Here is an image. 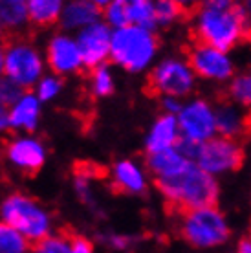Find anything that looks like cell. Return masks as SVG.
Here are the masks:
<instances>
[{"mask_svg": "<svg viewBox=\"0 0 251 253\" xmlns=\"http://www.w3.org/2000/svg\"><path fill=\"white\" fill-rule=\"evenodd\" d=\"M112 184L120 193L126 195H139L145 191L147 180L141 171V167L130 162V160H121L112 167Z\"/></svg>", "mask_w": 251, "mask_h": 253, "instance_id": "d6986e66", "label": "cell"}, {"mask_svg": "<svg viewBox=\"0 0 251 253\" xmlns=\"http://www.w3.org/2000/svg\"><path fill=\"white\" fill-rule=\"evenodd\" d=\"M191 164L193 162L178 149V145L172 147V149H167V151L147 154V167L154 174L156 180L176 176L182 171H185Z\"/></svg>", "mask_w": 251, "mask_h": 253, "instance_id": "e0dca14e", "label": "cell"}, {"mask_svg": "<svg viewBox=\"0 0 251 253\" xmlns=\"http://www.w3.org/2000/svg\"><path fill=\"white\" fill-rule=\"evenodd\" d=\"M214 114L216 132H220V136L239 141L251 132V108L240 107L231 99H226L214 107Z\"/></svg>", "mask_w": 251, "mask_h": 253, "instance_id": "5bb4252c", "label": "cell"}, {"mask_svg": "<svg viewBox=\"0 0 251 253\" xmlns=\"http://www.w3.org/2000/svg\"><path fill=\"white\" fill-rule=\"evenodd\" d=\"M46 63L55 76H72L84 68L77 39L70 33H55L46 48Z\"/></svg>", "mask_w": 251, "mask_h": 253, "instance_id": "7c38bea8", "label": "cell"}, {"mask_svg": "<svg viewBox=\"0 0 251 253\" xmlns=\"http://www.w3.org/2000/svg\"><path fill=\"white\" fill-rule=\"evenodd\" d=\"M41 120V99L35 92H24L22 97L9 108V123L13 130L33 132Z\"/></svg>", "mask_w": 251, "mask_h": 253, "instance_id": "ac0fdd59", "label": "cell"}, {"mask_svg": "<svg viewBox=\"0 0 251 253\" xmlns=\"http://www.w3.org/2000/svg\"><path fill=\"white\" fill-rule=\"evenodd\" d=\"M6 28L2 26V22H0V42H4V37H6Z\"/></svg>", "mask_w": 251, "mask_h": 253, "instance_id": "74e56055", "label": "cell"}, {"mask_svg": "<svg viewBox=\"0 0 251 253\" xmlns=\"http://www.w3.org/2000/svg\"><path fill=\"white\" fill-rule=\"evenodd\" d=\"M103 20V9L90 0H66L59 24L64 32H81L94 22Z\"/></svg>", "mask_w": 251, "mask_h": 253, "instance_id": "9a60e30c", "label": "cell"}, {"mask_svg": "<svg viewBox=\"0 0 251 253\" xmlns=\"http://www.w3.org/2000/svg\"><path fill=\"white\" fill-rule=\"evenodd\" d=\"M0 22L9 33L24 32L32 24L28 0H0Z\"/></svg>", "mask_w": 251, "mask_h": 253, "instance_id": "ffe728a7", "label": "cell"}, {"mask_svg": "<svg viewBox=\"0 0 251 253\" xmlns=\"http://www.w3.org/2000/svg\"><path fill=\"white\" fill-rule=\"evenodd\" d=\"M178 126L183 141L200 145L214 138L216 134V114L214 107L206 99L189 101L178 112Z\"/></svg>", "mask_w": 251, "mask_h": 253, "instance_id": "9c48e42d", "label": "cell"}, {"mask_svg": "<svg viewBox=\"0 0 251 253\" xmlns=\"http://www.w3.org/2000/svg\"><path fill=\"white\" fill-rule=\"evenodd\" d=\"M237 253H251V237L242 239L237 246Z\"/></svg>", "mask_w": 251, "mask_h": 253, "instance_id": "836d02e7", "label": "cell"}, {"mask_svg": "<svg viewBox=\"0 0 251 253\" xmlns=\"http://www.w3.org/2000/svg\"><path fill=\"white\" fill-rule=\"evenodd\" d=\"M239 4L242 6V9L246 11V15H248V19L251 20V0H239Z\"/></svg>", "mask_w": 251, "mask_h": 253, "instance_id": "d590c367", "label": "cell"}, {"mask_svg": "<svg viewBox=\"0 0 251 253\" xmlns=\"http://www.w3.org/2000/svg\"><path fill=\"white\" fill-rule=\"evenodd\" d=\"M156 187L178 213L214 206L218 198V184L214 176L195 162L176 176L156 180Z\"/></svg>", "mask_w": 251, "mask_h": 253, "instance_id": "7a4b0ae2", "label": "cell"}, {"mask_svg": "<svg viewBox=\"0 0 251 253\" xmlns=\"http://www.w3.org/2000/svg\"><path fill=\"white\" fill-rule=\"evenodd\" d=\"M204 4L213 7H231L235 4H239V0H204Z\"/></svg>", "mask_w": 251, "mask_h": 253, "instance_id": "1f68e13d", "label": "cell"}, {"mask_svg": "<svg viewBox=\"0 0 251 253\" xmlns=\"http://www.w3.org/2000/svg\"><path fill=\"white\" fill-rule=\"evenodd\" d=\"M66 0H28L30 20L33 26H51L61 20Z\"/></svg>", "mask_w": 251, "mask_h": 253, "instance_id": "44dd1931", "label": "cell"}, {"mask_svg": "<svg viewBox=\"0 0 251 253\" xmlns=\"http://www.w3.org/2000/svg\"><path fill=\"white\" fill-rule=\"evenodd\" d=\"M191 41L227 51L239 42L251 41V20L240 4L231 7L202 4L195 11Z\"/></svg>", "mask_w": 251, "mask_h": 253, "instance_id": "6da1fadb", "label": "cell"}, {"mask_svg": "<svg viewBox=\"0 0 251 253\" xmlns=\"http://www.w3.org/2000/svg\"><path fill=\"white\" fill-rule=\"evenodd\" d=\"M174 2L176 4H180L187 13H195L196 9L204 4V0H174Z\"/></svg>", "mask_w": 251, "mask_h": 253, "instance_id": "4dcf8cb0", "label": "cell"}, {"mask_svg": "<svg viewBox=\"0 0 251 253\" xmlns=\"http://www.w3.org/2000/svg\"><path fill=\"white\" fill-rule=\"evenodd\" d=\"M180 139H182V134H180V126H178V118L170 114H162L152 123L149 136L145 139L147 154L172 149L180 143Z\"/></svg>", "mask_w": 251, "mask_h": 253, "instance_id": "2e32d148", "label": "cell"}, {"mask_svg": "<svg viewBox=\"0 0 251 253\" xmlns=\"http://www.w3.org/2000/svg\"><path fill=\"white\" fill-rule=\"evenodd\" d=\"M35 94L41 99V103L46 101H53L57 95L61 94L63 90V81H61V76H55V74H50V76H44L41 81L37 83L35 86Z\"/></svg>", "mask_w": 251, "mask_h": 253, "instance_id": "4316f807", "label": "cell"}, {"mask_svg": "<svg viewBox=\"0 0 251 253\" xmlns=\"http://www.w3.org/2000/svg\"><path fill=\"white\" fill-rule=\"evenodd\" d=\"M0 218L20 231L33 244L46 239L51 229V218L48 211L32 196L22 193H13L4 198L0 206Z\"/></svg>", "mask_w": 251, "mask_h": 253, "instance_id": "277c9868", "label": "cell"}, {"mask_svg": "<svg viewBox=\"0 0 251 253\" xmlns=\"http://www.w3.org/2000/svg\"><path fill=\"white\" fill-rule=\"evenodd\" d=\"M180 235L195 248H214L227 241L229 226L226 216L214 206H209L182 213Z\"/></svg>", "mask_w": 251, "mask_h": 253, "instance_id": "5b68a950", "label": "cell"}, {"mask_svg": "<svg viewBox=\"0 0 251 253\" xmlns=\"http://www.w3.org/2000/svg\"><path fill=\"white\" fill-rule=\"evenodd\" d=\"M24 92L26 90L20 88L19 84L15 81H11L9 77H6V76L0 77V105L11 108L13 105L22 97Z\"/></svg>", "mask_w": 251, "mask_h": 253, "instance_id": "f1b7e54d", "label": "cell"}, {"mask_svg": "<svg viewBox=\"0 0 251 253\" xmlns=\"http://www.w3.org/2000/svg\"><path fill=\"white\" fill-rule=\"evenodd\" d=\"M227 97L240 107L251 108V70L246 74H240L229 83L227 86Z\"/></svg>", "mask_w": 251, "mask_h": 253, "instance_id": "d4e9b609", "label": "cell"}, {"mask_svg": "<svg viewBox=\"0 0 251 253\" xmlns=\"http://www.w3.org/2000/svg\"><path fill=\"white\" fill-rule=\"evenodd\" d=\"M6 158L19 171L37 174L46 162V149L41 139L33 136H19L7 143Z\"/></svg>", "mask_w": 251, "mask_h": 253, "instance_id": "4fadbf2b", "label": "cell"}, {"mask_svg": "<svg viewBox=\"0 0 251 253\" xmlns=\"http://www.w3.org/2000/svg\"><path fill=\"white\" fill-rule=\"evenodd\" d=\"M6 77L26 92L35 88L44 77V59L41 51L20 37L6 42Z\"/></svg>", "mask_w": 251, "mask_h": 253, "instance_id": "52a82bcc", "label": "cell"}, {"mask_svg": "<svg viewBox=\"0 0 251 253\" xmlns=\"http://www.w3.org/2000/svg\"><path fill=\"white\" fill-rule=\"evenodd\" d=\"M158 51V39L152 30H145L139 26H125L112 32L110 59L126 72H141L149 64Z\"/></svg>", "mask_w": 251, "mask_h": 253, "instance_id": "3957f363", "label": "cell"}, {"mask_svg": "<svg viewBox=\"0 0 251 253\" xmlns=\"http://www.w3.org/2000/svg\"><path fill=\"white\" fill-rule=\"evenodd\" d=\"M6 76V44L0 42V77Z\"/></svg>", "mask_w": 251, "mask_h": 253, "instance_id": "d6a6232c", "label": "cell"}, {"mask_svg": "<svg viewBox=\"0 0 251 253\" xmlns=\"http://www.w3.org/2000/svg\"><path fill=\"white\" fill-rule=\"evenodd\" d=\"M193 162L213 176L226 174L240 169V165L244 162V151L237 139L214 136L196 147Z\"/></svg>", "mask_w": 251, "mask_h": 253, "instance_id": "ba28073f", "label": "cell"}, {"mask_svg": "<svg viewBox=\"0 0 251 253\" xmlns=\"http://www.w3.org/2000/svg\"><path fill=\"white\" fill-rule=\"evenodd\" d=\"M185 9L174 0H154V15L158 26H170L185 17Z\"/></svg>", "mask_w": 251, "mask_h": 253, "instance_id": "484cf974", "label": "cell"}, {"mask_svg": "<svg viewBox=\"0 0 251 253\" xmlns=\"http://www.w3.org/2000/svg\"><path fill=\"white\" fill-rule=\"evenodd\" d=\"M195 88V72L187 61L165 59L156 64L147 79V92L154 97H185Z\"/></svg>", "mask_w": 251, "mask_h": 253, "instance_id": "8992f818", "label": "cell"}, {"mask_svg": "<svg viewBox=\"0 0 251 253\" xmlns=\"http://www.w3.org/2000/svg\"><path fill=\"white\" fill-rule=\"evenodd\" d=\"M110 242H112V246H116V248H125L126 244H128V239H126V237H118V235H116V237H112V239H110Z\"/></svg>", "mask_w": 251, "mask_h": 253, "instance_id": "e575fe53", "label": "cell"}, {"mask_svg": "<svg viewBox=\"0 0 251 253\" xmlns=\"http://www.w3.org/2000/svg\"><path fill=\"white\" fill-rule=\"evenodd\" d=\"M125 7L128 17V24L139 26L145 30L156 28V15H154V0H120Z\"/></svg>", "mask_w": 251, "mask_h": 253, "instance_id": "7402d4cb", "label": "cell"}, {"mask_svg": "<svg viewBox=\"0 0 251 253\" xmlns=\"http://www.w3.org/2000/svg\"><path fill=\"white\" fill-rule=\"evenodd\" d=\"M114 76L108 64H101L97 68L90 70V92L95 97H108L114 92Z\"/></svg>", "mask_w": 251, "mask_h": 253, "instance_id": "cb8c5ba5", "label": "cell"}, {"mask_svg": "<svg viewBox=\"0 0 251 253\" xmlns=\"http://www.w3.org/2000/svg\"><path fill=\"white\" fill-rule=\"evenodd\" d=\"M90 2H94L95 6H97V7H101V9H105V7H107L108 4H110V2H112V0H90Z\"/></svg>", "mask_w": 251, "mask_h": 253, "instance_id": "8d00e7d4", "label": "cell"}, {"mask_svg": "<svg viewBox=\"0 0 251 253\" xmlns=\"http://www.w3.org/2000/svg\"><path fill=\"white\" fill-rule=\"evenodd\" d=\"M30 244L20 231L0 220V253H28Z\"/></svg>", "mask_w": 251, "mask_h": 253, "instance_id": "603a6c76", "label": "cell"}, {"mask_svg": "<svg viewBox=\"0 0 251 253\" xmlns=\"http://www.w3.org/2000/svg\"><path fill=\"white\" fill-rule=\"evenodd\" d=\"M112 28L105 22H94L88 28L77 32L76 39L81 48L84 68L92 70L101 64H107V59H110V46H112Z\"/></svg>", "mask_w": 251, "mask_h": 253, "instance_id": "8fae6325", "label": "cell"}, {"mask_svg": "<svg viewBox=\"0 0 251 253\" xmlns=\"http://www.w3.org/2000/svg\"><path fill=\"white\" fill-rule=\"evenodd\" d=\"M187 63L193 68L195 76H200L204 79L226 81L233 76V63L227 51L195 41H191L187 50Z\"/></svg>", "mask_w": 251, "mask_h": 253, "instance_id": "30bf717a", "label": "cell"}, {"mask_svg": "<svg viewBox=\"0 0 251 253\" xmlns=\"http://www.w3.org/2000/svg\"><path fill=\"white\" fill-rule=\"evenodd\" d=\"M70 239V253H94L92 242L81 237V235H72Z\"/></svg>", "mask_w": 251, "mask_h": 253, "instance_id": "f546056e", "label": "cell"}, {"mask_svg": "<svg viewBox=\"0 0 251 253\" xmlns=\"http://www.w3.org/2000/svg\"><path fill=\"white\" fill-rule=\"evenodd\" d=\"M33 253H70V239L64 235H48L33 246Z\"/></svg>", "mask_w": 251, "mask_h": 253, "instance_id": "83f0119b", "label": "cell"}]
</instances>
